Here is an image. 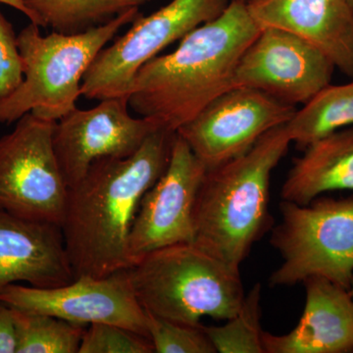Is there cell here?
<instances>
[{
    "instance_id": "obj_1",
    "label": "cell",
    "mask_w": 353,
    "mask_h": 353,
    "mask_svg": "<svg viewBox=\"0 0 353 353\" xmlns=\"http://www.w3.org/2000/svg\"><path fill=\"white\" fill-rule=\"evenodd\" d=\"M176 132L158 128L128 157L97 160L68 189L61 224L75 278L132 266L128 241L141 199L168 166Z\"/></svg>"
},
{
    "instance_id": "obj_2",
    "label": "cell",
    "mask_w": 353,
    "mask_h": 353,
    "mask_svg": "<svg viewBox=\"0 0 353 353\" xmlns=\"http://www.w3.org/2000/svg\"><path fill=\"white\" fill-rule=\"evenodd\" d=\"M261 28L248 4L231 0L217 19L181 39L173 52L139 70L130 88V108L176 132L221 94L236 87V70Z\"/></svg>"
},
{
    "instance_id": "obj_3",
    "label": "cell",
    "mask_w": 353,
    "mask_h": 353,
    "mask_svg": "<svg viewBox=\"0 0 353 353\" xmlns=\"http://www.w3.org/2000/svg\"><path fill=\"white\" fill-rule=\"evenodd\" d=\"M292 143L284 126L248 152L206 170L194 211V243L240 269L252 246L273 227L270 180Z\"/></svg>"
},
{
    "instance_id": "obj_4",
    "label": "cell",
    "mask_w": 353,
    "mask_h": 353,
    "mask_svg": "<svg viewBox=\"0 0 353 353\" xmlns=\"http://www.w3.org/2000/svg\"><path fill=\"white\" fill-rule=\"evenodd\" d=\"M127 272L143 309L178 324L201 326L205 316L230 319L245 301L240 269L194 243L148 253Z\"/></svg>"
},
{
    "instance_id": "obj_5",
    "label": "cell",
    "mask_w": 353,
    "mask_h": 353,
    "mask_svg": "<svg viewBox=\"0 0 353 353\" xmlns=\"http://www.w3.org/2000/svg\"><path fill=\"white\" fill-rule=\"evenodd\" d=\"M139 15V9H132L108 24L75 34L52 31L43 36L41 27L30 22L17 36L24 79L0 101V124L16 123L27 113L57 122L76 109L83 76L95 57Z\"/></svg>"
},
{
    "instance_id": "obj_6",
    "label": "cell",
    "mask_w": 353,
    "mask_h": 353,
    "mask_svg": "<svg viewBox=\"0 0 353 353\" xmlns=\"http://www.w3.org/2000/svg\"><path fill=\"white\" fill-rule=\"evenodd\" d=\"M281 221L272 228L271 245L282 264L272 287H292L320 277L348 290L353 276V194L317 197L307 205L280 202Z\"/></svg>"
},
{
    "instance_id": "obj_7",
    "label": "cell",
    "mask_w": 353,
    "mask_h": 353,
    "mask_svg": "<svg viewBox=\"0 0 353 353\" xmlns=\"http://www.w3.org/2000/svg\"><path fill=\"white\" fill-rule=\"evenodd\" d=\"M231 0H172L154 13H143L126 34L104 48L82 82V97L90 101L129 97L132 81L141 67L167 46L217 19Z\"/></svg>"
},
{
    "instance_id": "obj_8",
    "label": "cell",
    "mask_w": 353,
    "mask_h": 353,
    "mask_svg": "<svg viewBox=\"0 0 353 353\" xmlns=\"http://www.w3.org/2000/svg\"><path fill=\"white\" fill-rule=\"evenodd\" d=\"M54 124L27 113L0 139V209L61 227L69 188L53 146Z\"/></svg>"
},
{
    "instance_id": "obj_9",
    "label": "cell",
    "mask_w": 353,
    "mask_h": 353,
    "mask_svg": "<svg viewBox=\"0 0 353 353\" xmlns=\"http://www.w3.org/2000/svg\"><path fill=\"white\" fill-rule=\"evenodd\" d=\"M296 106L260 90L234 87L176 131L206 170L240 157L265 134L284 126Z\"/></svg>"
},
{
    "instance_id": "obj_10",
    "label": "cell",
    "mask_w": 353,
    "mask_h": 353,
    "mask_svg": "<svg viewBox=\"0 0 353 353\" xmlns=\"http://www.w3.org/2000/svg\"><path fill=\"white\" fill-rule=\"evenodd\" d=\"M0 301L11 307L88 325L108 323L150 338L146 312L134 294L126 270L108 277L79 276L57 288L10 285Z\"/></svg>"
},
{
    "instance_id": "obj_11",
    "label": "cell",
    "mask_w": 353,
    "mask_h": 353,
    "mask_svg": "<svg viewBox=\"0 0 353 353\" xmlns=\"http://www.w3.org/2000/svg\"><path fill=\"white\" fill-rule=\"evenodd\" d=\"M205 173V166L176 132L168 166L141 199L132 223L128 241L132 265L160 248L194 243V205Z\"/></svg>"
},
{
    "instance_id": "obj_12",
    "label": "cell",
    "mask_w": 353,
    "mask_h": 353,
    "mask_svg": "<svg viewBox=\"0 0 353 353\" xmlns=\"http://www.w3.org/2000/svg\"><path fill=\"white\" fill-rule=\"evenodd\" d=\"M128 97L99 101L55 122L53 146L68 188L75 185L97 160L128 157L157 130L154 121L132 117Z\"/></svg>"
},
{
    "instance_id": "obj_13",
    "label": "cell",
    "mask_w": 353,
    "mask_h": 353,
    "mask_svg": "<svg viewBox=\"0 0 353 353\" xmlns=\"http://www.w3.org/2000/svg\"><path fill=\"white\" fill-rule=\"evenodd\" d=\"M334 69L312 44L289 32L264 28L241 57L234 83L303 105L331 83Z\"/></svg>"
},
{
    "instance_id": "obj_14",
    "label": "cell",
    "mask_w": 353,
    "mask_h": 353,
    "mask_svg": "<svg viewBox=\"0 0 353 353\" xmlns=\"http://www.w3.org/2000/svg\"><path fill=\"white\" fill-rule=\"evenodd\" d=\"M74 279L61 227L0 209V292L18 282L57 288Z\"/></svg>"
},
{
    "instance_id": "obj_15",
    "label": "cell",
    "mask_w": 353,
    "mask_h": 353,
    "mask_svg": "<svg viewBox=\"0 0 353 353\" xmlns=\"http://www.w3.org/2000/svg\"><path fill=\"white\" fill-rule=\"evenodd\" d=\"M248 4L261 29L289 32L312 44L334 68L353 78V11L347 0H254Z\"/></svg>"
},
{
    "instance_id": "obj_16",
    "label": "cell",
    "mask_w": 353,
    "mask_h": 353,
    "mask_svg": "<svg viewBox=\"0 0 353 353\" xmlns=\"http://www.w3.org/2000/svg\"><path fill=\"white\" fill-rule=\"evenodd\" d=\"M305 287V305L290 333L263 331L265 353H348L353 352V301L345 288L327 279L311 277Z\"/></svg>"
},
{
    "instance_id": "obj_17",
    "label": "cell",
    "mask_w": 353,
    "mask_h": 353,
    "mask_svg": "<svg viewBox=\"0 0 353 353\" xmlns=\"http://www.w3.org/2000/svg\"><path fill=\"white\" fill-rule=\"evenodd\" d=\"M334 190H353V126L330 134L294 158L282 189V201L307 205Z\"/></svg>"
},
{
    "instance_id": "obj_18",
    "label": "cell",
    "mask_w": 353,
    "mask_h": 353,
    "mask_svg": "<svg viewBox=\"0 0 353 353\" xmlns=\"http://www.w3.org/2000/svg\"><path fill=\"white\" fill-rule=\"evenodd\" d=\"M32 23L65 34H81L139 9L150 0H23Z\"/></svg>"
},
{
    "instance_id": "obj_19",
    "label": "cell",
    "mask_w": 353,
    "mask_h": 353,
    "mask_svg": "<svg viewBox=\"0 0 353 353\" xmlns=\"http://www.w3.org/2000/svg\"><path fill=\"white\" fill-rule=\"evenodd\" d=\"M353 126V81L327 85L296 111L285 125L292 143L305 148L313 141Z\"/></svg>"
},
{
    "instance_id": "obj_20",
    "label": "cell",
    "mask_w": 353,
    "mask_h": 353,
    "mask_svg": "<svg viewBox=\"0 0 353 353\" xmlns=\"http://www.w3.org/2000/svg\"><path fill=\"white\" fill-rule=\"evenodd\" d=\"M17 353H79L87 326L14 308Z\"/></svg>"
},
{
    "instance_id": "obj_21",
    "label": "cell",
    "mask_w": 353,
    "mask_h": 353,
    "mask_svg": "<svg viewBox=\"0 0 353 353\" xmlns=\"http://www.w3.org/2000/svg\"><path fill=\"white\" fill-rule=\"evenodd\" d=\"M224 326H203L216 352L265 353L262 343L261 285L245 294L243 305Z\"/></svg>"
},
{
    "instance_id": "obj_22",
    "label": "cell",
    "mask_w": 353,
    "mask_h": 353,
    "mask_svg": "<svg viewBox=\"0 0 353 353\" xmlns=\"http://www.w3.org/2000/svg\"><path fill=\"white\" fill-rule=\"evenodd\" d=\"M146 312L148 333L154 352L216 353L212 343L201 326H187Z\"/></svg>"
},
{
    "instance_id": "obj_23",
    "label": "cell",
    "mask_w": 353,
    "mask_h": 353,
    "mask_svg": "<svg viewBox=\"0 0 353 353\" xmlns=\"http://www.w3.org/2000/svg\"><path fill=\"white\" fill-rule=\"evenodd\" d=\"M150 338L108 323L88 325L79 353H152Z\"/></svg>"
},
{
    "instance_id": "obj_24",
    "label": "cell",
    "mask_w": 353,
    "mask_h": 353,
    "mask_svg": "<svg viewBox=\"0 0 353 353\" xmlns=\"http://www.w3.org/2000/svg\"><path fill=\"white\" fill-rule=\"evenodd\" d=\"M17 36L0 11V101L12 94L24 79Z\"/></svg>"
},
{
    "instance_id": "obj_25",
    "label": "cell",
    "mask_w": 353,
    "mask_h": 353,
    "mask_svg": "<svg viewBox=\"0 0 353 353\" xmlns=\"http://www.w3.org/2000/svg\"><path fill=\"white\" fill-rule=\"evenodd\" d=\"M0 353H17V332L13 310L0 301Z\"/></svg>"
},
{
    "instance_id": "obj_26",
    "label": "cell",
    "mask_w": 353,
    "mask_h": 353,
    "mask_svg": "<svg viewBox=\"0 0 353 353\" xmlns=\"http://www.w3.org/2000/svg\"><path fill=\"white\" fill-rule=\"evenodd\" d=\"M0 3L4 4V6L12 7L19 12L24 14L26 17L32 22V13L30 12L29 9L26 7L24 1L23 0H0Z\"/></svg>"
},
{
    "instance_id": "obj_27",
    "label": "cell",
    "mask_w": 353,
    "mask_h": 353,
    "mask_svg": "<svg viewBox=\"0 0 353 353\" xmlns=\"http://www.w3.org/2000/svg\"><path fill=\"white\" fill-rule=\"evenodd\" d=\"M348 292H350V296H352L353 301V276L352 281H350V288H348Z\"/></svg>"
},
{
    "instance_id": "obj_28",
    "label": "cell",
    "mask_w": 353,
    "mask_h": 353,
    "mask_svg": "<svg viewBox=\"0 0 353 353\" xmlns=\"http://www.w3.org/2000/svg\"><path fill=\"white\" fill-rule=\"evenodd\" d=\"M348 6H350V8L352 9L353 11V0H347Z\"/></svg>"
},
{
    "instance_id": "obj_29",
    "label": "cell",
    "mask_w": 353,
    "mask_h": 353,
    "mask_svg": "<svg viewBox=\"0 0 353 353\" xmlns=\"http://www.w3.org/2000/svg\"><path fill=\"white\" fill-rule=\"evenodd\" d=\"M241 1L245 2V3H250V2L254 1V0H241Z\"/></svg>"
}]
</instances>
